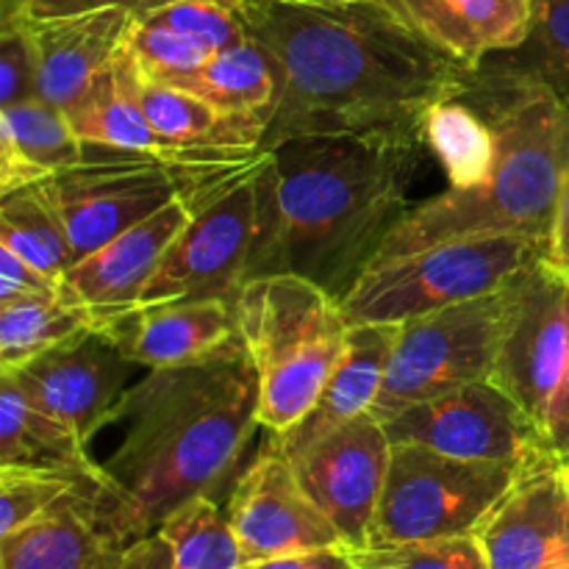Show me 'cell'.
I'll list each match as a JSON object with an SVG mask.
<instances>
[{
	"label": "cell",
	"instance_id": "cell-22",
	"mask_svg": "<svg viewBox=\"0 0 569 569\" xmlns=\"http://www.w3.org/2000/svg\"><path fill=\"white\" fill-rule=\"evenodd\" d=\"M398 331L400 326H392V322L350 326L342 361L328 378L309 415L298 426L289 428L287 433H278V437L267 433V442L281 450L287 459H295L306 448H311L317 439L328 437L345 422L367 415L376 403L378 392H381L383 378H387L389 356H392Z\"/></svg>",
	"mask_w": 569,
	"mask_h": 569
},
{
	"label": "cell",
	"instance_id": "cell-9",
	"mask_svg": "<svg viewBox=\"0 0 569 569\" xmlns=\"http://www.w3.org/2000/svg\"><path fill=\"white\" fill-rule=\"evenodd\" d=\"M509 287L400 322L387 378L370 415L383 426L411 406L492 376L509 311Z\"/></svg>",
	"mask_w": 569,
	"mask_h": 569
},
{
	"label": "cell",
	"instance_id": "cell-36",
	"mask_svg": "<svg viewBox=\"0 0 569 569\" xmlns=\"http://www.w3.org/2000/svg\"><path fill=\"white\" fill-rule=\"evenodd\" d=\"M37 98V61L22 20L0 22V109Z\"/></svg>",
	"mask_w": 569,
	"mask_h": 569
},
{
	"label": "cell",
	"instance_id": "cell-32",
	"mask_svg": "<svg viewBox=\"0 0 569 569\" xmlns=\"http://www.w3.org/2000/svg\"><path fill=\"white\" fill-rule=\"evenodd\" d=\"M126 48L137 61L139 72L159 83H172L200 70L217 53L189 33L137 14H133L131 31L126 37Z\"/></svg>",
	"mask_w": 569,
	"mask_h": 569
},
{
	"label": "cell",
	"instance_id": "cell-2",
	"mask_svg": "<svg viewBox=\"0 0 569 569\" xmlns=\"http://www.w3.org/2000/svg\"><path fill=\"white\" fill-rule=\"evenodd\" d=\"M422 153L420 139L378 133L292 137L267 150L244 281L289 272L342 300L409 209Z\"/></svg>",
	"mask_w": 569,
	"mask_h": 569
},
{
	"label": "cell",
	"instance_id": "cell-38",
	"mask_svg": "<svg viewBox=\"0 0 569 569\" xmlns=\"http://www.w3.org/2000/svg\"><path fill=\"white\" fill-rule=\"evenodd\" d=\"M248 569H356V559L350 548H320L306 550V553L278 556V559L250 565Z\"/></svg>",
	"mask_w": 569,
	"mask_h": 569
},
{
	"label": "cell",
	"instance_id": "cell-5",
	"mask_svg": "<svg viewBox=\"0 0 569 569\" xmlns=\"http://www.w3.org/2000/svg\"><path fill=\"white\" fill-rule=\"evenodd\" d=\"M239 333L259 378V422L278 437L320 398L348 348L342 303L309 278L259 276L233 298Z\"/></svg>",
	"mask_w": 569,
	"mask_h": 569
},
{
	"label": "cell",
	"instance_id": "cell-34",
	"mask_svg": "<svg viewBox=\"0 0 569 569\" xmlns=\"http://www.w3.org/2000/svg\"><path fill=\"white\" fill-rule=\"evenodd\" d=\"M356 569H492L478 537L422 539L353 550Z\"/></svg>",
	"mask_w": 569,
	"mask_h": 569
},
{
	"label": "cell",
	"instance_id": "cell-26",
	"mask_svg": "<svg viewBox=\"0 0 569 569\" xmlns=\"http://www.w3.org/2000/svg\"><path fill=\"white\" fill-rule=\"evenodd\" d=\"M0 465L59 467L100 476L89 445L59 417L39 409L11 376L0 372Z\"/></svg>",
	"mask_w": 569,
	"mask_h": 569
},
{
	"label": "cell",
	"instance_id": "cell-19",
	"mask_svg": "<svg viewBox=\"0 0 569 569\" xmlns=\"http://www.w3.org/2000/svg\"><path fill=\"white\" fill-rule=\"evenodd\" d=\"M189 217L192 206L183 194H178L103 248L76 261L64 276L67 292L98 315L139 303L156 267L181 237Z\"/></svg>",
	"mask_w": 569,
	"mask_h": 569
},
{
	"label": "cell",
	"instance_id": "cell-7",
	"mask_svg": "<svg viewBox=\"0 0 569 569\" xmlns=\"http://www.w3.org/2000/svg\"><path fill=\"white\" fill-rule=\"evenodd\" d=\"M526 470L453 459L420 445H392L372 545L478 537Z\"/></svg>",
	"mask_w": 569,
	"mask_h": 569
},
{
	"label": "cell",
	"instance_id": "cell-30",
	"mask_svg": "<svg viewBox=\"0 0 569 569\" xmlns=\"http://www.w3.org/2000/svg\"><path fill=\"white\" fill-rule=\"evenodd\" d=\"M176 569H248L220 500L200 498L178 506L156 528Z\"/></svg>",
	"mask_w": 569,
	"mask_h": 569
},
{
	"label": "cell",
	"instance_id": "cell-31",
	"mask_svg": "<svg viewBox=\"0 0 569 569\" xmlns=\"http://www.w3.org/2000/svg\"><path fill=\"white\" fill-rule=\"evenodd\" d=\"M103 472L59 470V467L0 465V537L20 531L48 515L61 498L89 481H103Z\"/></svg>",
	"mask_w": 569,
	"mask_h": 569
},
{
	"label": "cell",
	"instance_id": "cell-18",
	"mask_svg": "<svg viewBox=\"0 0 569 569\" xmlns=\"http://www.w3.org/2000/svg\"><path fill=\"white\" fill-rule=\"evenodd\" d=\"M492 569L569 567V483L556 459L517 478L478 531Z\"/></svg>",
	"mask_w": 569,
	"mask_h": 569
},
{
	"label": "cell",
	"instance_id": "cell-23",
	"mask_svg": "<svg viewBox=\"0 0 569 569\" xmlns=\"http://www.w3.org/2000/svg\"><path fill=\"white\" fill-rule=\"evenodd\" d=\"M87 142L64 109L31 98L0 109V198L87 164Z\"/></svg>",
	"mask_w": 569,
	"mask_h": 569
},
{
	"label": "cell",
	"instance_id": "cell-8",
	"mask_svg": "<svg viewBox=\"0 0 569 569\" xmlns=\"http://www.w3.org/2000/svg\"><path fill=\"white\" fill-rule=\"evenodd\" d=\"M267 150L237 170L192 183L187 228L172 242L139 303L172 298H237L259 226V172Z\"/></svg>",
	"mask_w": 569,
	"mask_h": 569
},
{
	"label": "cell",
	"instance_id": "cell-28",
	"mask_svg": "<svg viewBox=\"0 0 569 569\" xmlns=\"http://www.w3.org/2000/svg\"><path fill=\"white\" fill-rule=\"evenodd\" d=\"M98 326V311L83 306L70 292L14 300L0 306V372L26 367L37 356L76 333Z\"/></svg>",
	"mask_w": 569,
	"mask_h": 569
},
{
	"label": "cell",
	"instance_id": "cell-46",
	"mask_svg": "<svg viewBox=\"0 0 569 569\" xmlns=\"http://www.w3.org/2000/svg\"><path fill=\"white\" fill-rule=\"evenodd\" d=\"M559 569H569V567H559Z\"/></svg>",
	"mask_w": 569,
	"mask_h": 569
},
{
	"label": "cell",
	"instance_id": "cell-3",
	"mask_svg": "<svg viewBox=\"0 0 569 569\" xmlns=\"http://www.w3.org/2000/svg\"><path fill=\"white\" fill-rule=\"evenodd\" d=\"M122 439L103 476L142 537L187 500H220L242 472L259 422V378L248 353L194 367L148 370L114 406Z\"/></svg>",
	"mask_w": 569,
	"mask_h": 569
},
{
	"label": "cell",
	"instance_id": "cell-16",
	"mask_svg": "<svg viewBox=\"0 0 569 569\" xmlns=\"http://www.w3.org/2000/svg\"><path fill=\"white\" fill-rule=\"evenodd\" d=\"M94 331L144 370L194 367L244 353L233 298H172L100 311Z\"/></svg>",
	"mask_w": 569,
	"mask_h": 569
},
{
	"label": "cell",
	"instance_id": "cell-12",
	"mask_svg": "<svg viewBox=\"0 0 569 569\" xmlns=\"http://www.w3.org/2000/svg\"><path fill=\"white\" fill-rule=\"evenodd\" d=\"M567 359L569 276L539 259L509 287L503 337L489 378L511 395L542 431Z\"/></svg>",
	"mask_w": 569,
	"mask_h": 569
},
{
	"label": "cell",
	"instance_id": "cell-35",
	"mask_svg": "<svg viewBox=\"0 0 569 569\" xmlns=\"http://www.w3.org/2000/svg\"><path fill=\"white\" fill-rule=\"evenodd\" d=\"M242 6L244 0H164L159 6L137 9L133 14L189 33L211 50H222L248 37Z\"/></svg>",
	"mask_w": 569,
	"mask_h": 569
},
{
	"label": "cell",
	"instance_id": "cell-25",
	"mask_svg": "<svg viewBox=\"0 0 569 569\" xmlns=\"http://www.w3.org/2000/svg\"><path fill=\"white\" fill-rule=\"evenodd\" d=\"M142 109L150 128L164 142L181 150H203V153L261 150L267 133V126L256 117L231 114L189 89L150 81L144 76Z\"/></svg>",
	"mask_w": 569,
	"mask_h": 569
},
{
	"label": "cell",
	"instance_id": "cell-40",
	"mask_svg": "<svg viewBox=\"0 0 569 569\" xmlns=\"http://www.w3.org/2000/svg\"><path fill=\"white\" fill-rule=\"evenodd\" d=\"M545 261H548L553 270L569 276V170L565 181H561L559 198H556L548 248H545Z\"/></svg>",
	"mask_w": 569,
	"mask_h": 569
},
{
	"label": "cell",
	"instance_id": "cell-42",
	"mask_svg": "<svg viewBox=\"0 0 569 569\" xmlns=\"http://www.w3.org/2000/svg\"><path fill=\"white\" fill-rule=\"evenodd\" d=\"M120 569H176L172 567L170 550L161 542L159 533H150V537L139 539L131 550H128L126 561Z\"/></svg>",
	"mask_w": 569,
	"mask_h": 569
},
{
	"label": "cell",
	"instance_id": "cell-41",
	"mask_svg": "<svg viewBox=\"0 0 569 569\" xmlns=\"http://www.w3.org/2000/svg\"><path fill=\"white\" fill-rule=\"evenodd\" d=\"M142 0H28L26 20H50V17H70L83 14V11L111 9V6H122V9L137 11Z\"/></svg>",
	"mask_w": 569,
	"mask_h": 569
},
{
	"label": "cell",
	"instance_id": "cell-20",
	"mask_svg": "<svg viewBox=\"0 0 569 569\" xmlns=\"http://www.w3.org/2000/svg\"><path fill=\"white\" fill-rule=\"evenodd\" d=\"M133 11L122 6L50 20H26L37 61V98L67 109L111 64L131 31Z\"/></svg>",
	"mask_w": 569,
	"mask_h": 569
},
{
	"label": "cell",
	"instance_id": "cell-1",
	"mask_svg": "<svg viewBox=\"0 0 569 569\" xmlns=\"http://www.w3.org/2000/svg\"><path fill=\"white\" fill-rule=\"evenodd\" d=\"M242 20L283 81L261 150L320 133L420 139L426 111L459 92L472 72L417 37L381 0H244Z\"/></svg>",
	"mask_w": 569,
	"mask_h": 569
},
{
	"label": "cell",
	"instance_id": "cell-17",
	"mask_svg": "<svg viewBox=\"0 0 569 569\" xmlns=\"http://www.w3.org/2000/svg\"><path fill=\"white\" fill-rule=\"evenodd\" d=\"M133 370L131 359L89 328L3 376L14 378L39 409L64 420L89 445L109 426L111 411L131 387Z\"/></svg>",
	"mask_w": 569,
	"mask_h": 569
},
{
	"label": "cell",
	"instance_id": "cell-45",
	"mask_svg": "<svg viewBox=\"0 0 569 569\" xmlns=\"http://www.w3.org/2000/svg\"><path fill=\"white\" fill-rule=\"evenodd\" d=\"M561 465V472H565V478H567V483H569V459L567 461H559Z\"/></svg>",
	"mask_w": 569,
	"mask_h": 569
},
{
	"label": "cell",
	"instance_id": "cell-13",
	"mask_svg": "<svg viewBox=\"0 0 569 569\" xmlns=\"http://www.w3.org/2000/svg\"><path fill=\"white\" fill-rule=\"evenodd\" d=\"M389 456L387 428L367 411L289 459L300 487L337 526L350 550L372 545Z\"/></svg>",
	"mask_w": 569,
	"mask_h": 569
},
{
	"label": "cell",
	"instance_id": "cell-33",
	"mask_svg": "<svg viewBox=\"0 0 569 569\" xmlns=\"http://www.w3.org/2000/svg\"><path fill=\"white\" fill-rule=\"evenodd\" d=\"M509 56L569 103V0H539L528 39Z\"/></svg>",
	"mask_w": 569,
	"mask_h": 569
},
{
	"label": "cell",
	"instance_id": "cell-21",
	"mask_svg": "<svg viewBox=\"0 0 569 569\" xmlns=\"http://www.w3.org/2000/svg\"><path fill=\"white\" fill-rule=\"evenodd\" d=\"M417 37L478 70L487 59L511 53L528 39L539 0H381Z\"/></svg>",
	"mask_w": 569,
	"mask_h": 569
},
{
	"label": "cell",
	"instance_id": "cell-29",
	"mask_svg": "<svg viewBox=\"0 0 569 569\" xmlns=\"http://www.w3.org/2000/svg\"><path fill=\"white\" fill-rule=\"evenodd\" d=\"M0 248L11 250L56 281H64L70 267L76 264L64 226L39 183L0 198Z\"/></svg>",
	"mask_w": 569,
	"mask_h": 569
},
{
	"label": "cell",
	"instance_id": "cell-37",
	"mask_svg": "<svg viewBox=\"0 0 569 569\" xmlns=\"http://www.w3.org/2000/svg\"><path fill=\"white\" fill-rule=\"evenodd\" d=\"M64 289V281L44 276L42 270L22 261L20 256L0 248V306L26 298H42V295H59Z\"/></svg>",
	"mask_w": 569,
	"mask_h": 569
},
{
	"label": "cell",
	"instance_id": "cell-4",
	"mask_svg": "<svg viewBox=\"0 0 569 569\" xmlns=\"http://www.w3.org/2000/svg\"><path fill=\"white\" fill-rule=\"evenodd\" d=\"M472 87L498 128L495 170L478 189L448 187L409 206L372 264L450 239L522 237L548 248L556 198L569 170V103L509 53L472 70Z\"/></svg>",
	"mask_w": 569,
	"mask_h": 569
},
{
	"label": "cell",
	"instance_id": "cell-11",
	"mask_svg": "<svg viewBox=\"0 0 569 569\" xmlns=\"http://www.w3.org/2000/svg\"><path fill=\"white\" fill-rule=\"evenodd\" d=\"M383 428L392 445H420L465 461L533 467L556 459L537 422L492 378L411 406Z\"/></svg>",
	"mask_w": 569,
	"mask_h": 569
},
{
	"label": "cell",
	"instance_id": "cell-10",
	"mask_svg": "<svg viewBox=\"0 0 569 569\" xmlns=\"http://www.w3.org/2000/svg\"><path fill=\"white\" fill-rule=\"evenodd\" d=\"M242 164L181 170L153 159H89L87 164L42 181L39 189L64 226L76 261H81L187 192L192 183Z\"/></svg>",
	"mask_w": 569,
	"mask_h": 569
},
{
	"label": "cell",
	"instance_id": "cell-44",
	"mask_svg": "<svg viewBox=\"0 0 569 569\" xmlns=\"http://www.w3.org/2000/svg\"><path fill=\"white\" fill-rule=\"evenodd\" d=\"M276 3H295V6H345L356 0H276Z\"/></svg>",
	"mask_w": 569,
	"mask_h": 569
},
{
	"label": "cell",
	"instance_id": "cell-39",
	"mask_svg": "<svg viewBox=\"0 0 569 569\" xmlns=\"http://www.w3.org/2000/svg\"><path fill=\"white\" fill-rule=\"evenodd\" d=\"M542 437H545V445H548V450L556 456V459L559 461L569 459V359H567L559 389H556L553 403H550Z\"/></svg>",
	"mask_w": 569,
	"mask_h": 569
},
{
	"label": "cell",
	"instance_id": "cell-24",
	"mask_svg": "<svg viewBox=\"0 0 569 569\" xmlns=\"http://www.w3.org/2000/svg\"><path fill=\"white\" fill-rule=\"evenodd\" d=\"M420 142L439 161L450 189H478L487 181L498 161L500 137L487 103L472 87V72L459 92L426 111Z\"/></svg>",
	"mask_w": 569,
	"mask_h": 569
},
{
	"label": "cell",
	"instance_id": "cell-43",
	"mask_svg": "<svg viewBox=\"0 0 569 569\" xmlns=\"http://www.w3.org/2000/svg\"><path fill=\"white\" fill-rule=\"evenodd\" d=\"M28 0H0V22L22 20Z\"/></svg>",
	"mask_w": 569,
	"mask_h": 569
},
{
	"label": "cell",
	"instance_id": "cell-6",
	"mask_svg": "<svg viewBox=\"0 0 569 569\" xmlns=\"http://www.w3.org/2000/svg\"><path fill=\"white\" fill-rule=\"evenodd\" d=\"M539 259H545V244L533 239H450L400 259L370 264L339 303L348 326H400L428 311L503 292Z\"/></svg>",
	"mask_w": 569,
	"mask_h": 569
},
{
	"label": "cell",
	"instance_id": "cell-27",
	"mask_svg": "<svg viewBox=\"0 0 569 569\" xmlns=\"http://www.w3.org/2000/svg\"><path fill=\"white\" fill-rule=\"evenodd\" d=\"M172 87L189 89L211 100L231 114H248L270 126L281 100L283 81L270 50L253 37H244L217 50L200 70L172 81Z\"/></svg>",
	"mask_w": 569,
	"mask_h": 569
},
{
	"label": "cell",
	"instance_id": "cell-14",
	"mask_svg": "<svg viewBox=\"0 0 569 569\" xmlns=\"http://www.w3.org/2000/svg\"><path fill=\"white\" fill-rule=\"evenodd\" d=\"M226 511L248 567L306 550L348 548L300 487L292 461L270 442L233 481Z\"/></svg>",
	"mask_w": 569,
	"mask_h": 569
},
{
	"label": "cell",
	"instance_id": "cell-15",
	"mask_svg": "<svg viewBox=\"0 0 569 569\" xmlns=\"http://www.w3.org/2000/svg\"><path fill=\"white\" fill-rule=\"evenodd\" d=\"M144 539L109 483L89 481L48 515L0 537V569H120Z\"/></svg>",
	"mask_w": 569,
	"mask_h": 569
}]
</instances>
